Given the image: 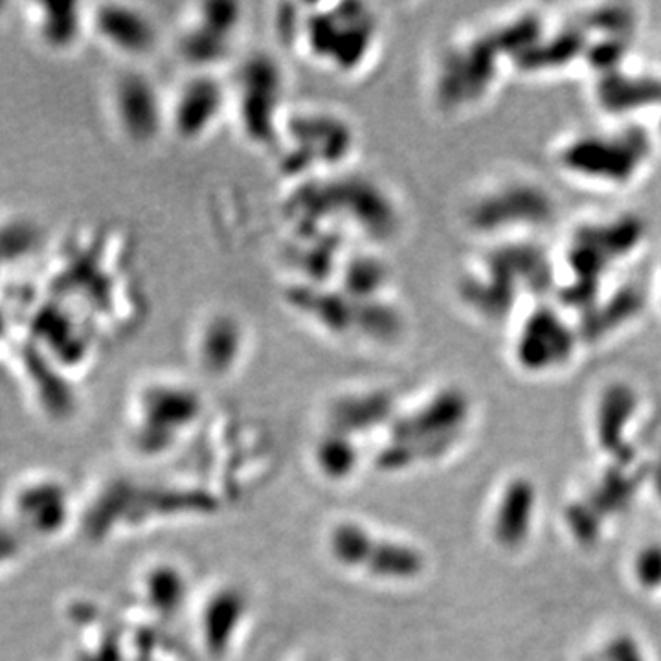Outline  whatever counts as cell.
<instances>
[{
  "mask_svg": "<svg viewBox=\"0 0 661 661\" xmlns=\"http://www.w3.org/2000/svg\"><path fill=\"white\" fill-rule=\"evenodd\" d=\"M555 294L553 250L544 241L476 245L452 280V296L474 324L502 329L527 305Z\"/></svg>",
  "mask_w": 661,
  "mask_h": 661,
  "instance_id": "1",
  "label": "cell"
},
{
  "mask_svg": "<svg viewBox=\"0 0 661 661\" xmlns=\"http://www.w3.org/2000/svg\"><path fill=\"white\" fill-rule=\"evenodd\" d=\"M276 30L294 56L333 78H364L384 46L382 17L364 2L287 4Z\"/></svg>",
  "mask_w": 661,
  "mask_h": 661,
  "instance_id": "2",
  "label": "cell"
},
{
  "mask_svg": "<svg viewBox=\"0 0 661 661\" xmlns=\"http://www.w3.org/2000/svg\"><path fill=\"white\" fill-rule=\"evenodd\" d=\"M647 241L649 225L638 213H594L577 219L553 248V298L577 313L597 292L634 267Z\"/></svg>",
  "mask_w": 661,
  "mask_h": 661,
  "instance_id": "3",
  "label": "cell"
},
{
  "mask_svg": "<svg viewBox=\"0 0 661 661\" xmlns=\"http://www.w3.org/2000/svg\"><path fill=\"white\" fill-rule=\"evenodd\" d=\"M456 213L474 245L544 241L559 226L561 199L533 169L502 166L472 182Z\"/></svg>",
  "mask_w": 661,
  "mask_h": 661,
  "instance_id": "4",
  "label": "cell"
},
{
  "mask_svg": "<svg viewBox=\"0 0 661 661\" xmlns=\"http://www.w3.org/2000/svg\"><path fill=\"white\" fill-rule=\"evenodd\" d=\"M660 153L649 125L612 122L575 127L548 149L551 169L579 190L619 195L647 179Z\"/></svg>",
  "mask_w": 661,
  "mask_h": 661,
  "instance_id": "5",
  "label": "cell"
},
{
  "mask_svg": "<svg viewBox=\"0 0 661 661\" xmlns=\"http://www.w3.org/2000/svg\"><path fill=\"white\" fill-rule=\"evenodd\" d=\"M515 61L494 24L467 26L437 45L426 70V98L445 118L480 113L496 98Z\"/></svg>",
  "mask_w": 661,
  "mask_h": 661,
  "instance_id": "6",
  "label": "cell"
},
{
  "mask_svg": "<svg viewBox=\"0 0 661 661\" xmlns=\"http://www.w3.org/2000/svg\"><path fill=\"white\" fill-rule=\"evenodd\" d=\"M360 136L348 114L327 105H292L272 155L291 184L327 179L355 164Z\"/></svg>",
  "mask_w": 661,
  "mask_h": 661,
  "instance_id": "7",
  "label": "cell"
},
{
  "mask_svg": "<svg viewBox=\"0 0 661 661\" xmlns=\"http://www.w3.org/2000/svg\"><path fill=\"white\" fill-rule=\"evenodd\" d=\"M504 333L509 362L527 377L570 370L586 349L577 318L553 296L527 305Z\"/></svg>",
  "mask_w": 661,
  "mask_h": 661,
  "instance_id": "8",
  "label": "cell"
},
{
  "mask_svg": "<svg viewBox=\"0 0 661 661\" xmlns=\"http://www.w3.org/2000/svg\"><path fill=\"white\" fill-rule=\"evenodd\" d=\"M230 122L248 146L272 153L281 125L291 111L287 74L280 61L265 52L243 57L226 78Z\"/></svg>",
  "mask_w": 661,
  "mask_h": 661,
  "instance_id": "9",
  "label": "cell"
},
{
  "mask_svg": "<svg viewBox=\"0 0 661 661\" xmlns=\"http://www.w3.org/2000/svg\"><path fill=\"white\" fill-rule=\"evenodd\" d=\"M243 8L234 2L193 4L180 19L175 50L190 72H217L236 54Z\"/></svg>",
  "mask_w": 661,
  "mask_h": 661,
  "instance_id": "10",
  "label": "cell"
},
{
  "mask_svg": "<svg viewBox=\"0 0 661 661\" xmlns=\"http://www.w3.org/2000/svg\"><path fill=\"white\" fill-rule=\"evenodd\" d=\"M230 122L228 83L219 72H190L168 92V133L201 144Z\"/></svg>",
  "mask_w": 661,
  "mask_h": 661,
  "instance_id": "11",
  "label": "cell"
},
{
  "mask_svg": "<svg viewBox=\"0 0 661 661\" xmlns=\"http://www.w3.org/2000/svg\"><path fill=\"white\" fill-rule=\"evenodd\" d=\"M649 307L652 309L650 281L641 287L638 280H628L625 274L597 292L573 316L577 318L588 349L625 335L638 324Z\"/></svg>",
  "mask_w": 661,
  "mask_h": 661,
  "instance_id": "12",
  "label": "cell"
},
{
  "mask_svg": "<svg viewBox=\"0 0 661 661\" xmlns=\"http://www.w3.org/2000/svg\"><path fill=\"white\" fill-rule=\"evenodd\" d=\"M111 107L120 133L136 146H151L168 135V92L140 72L116 78Z\"/></svg>",
  "mask_w": 661,
  "mask_h": 661,
  "instance_id": "13",
  "label": "cell"
},
{
  "mask_svg": "<svg viewBox=\"0 0 661 661\" xmlns=\"http://www.w3.org/2000/svg\"><path fill=\"white\" fill-rule=\"evenodd\" d=\"M594 100L605 120L641 122V114L656 113L661 105V72H643L625 63L595 79Z\"/></svg>",
  "mask_w": 661,
  "mask_h": 661,
  "instance_id": "14",
  "label": "cell"
},
{
  "mask_svg": "<svg viewBox=\"0 0 661 661\" xmlns=\"http://www.w3.org/2000/svg\"><path fill=\"white\" fill-rule=\"evenodd\" d=\"M250 327L236 313L217 309L204 314L191 333L193 357L210 375H228L250 351Z\"/></svg>",
  "mask_w": 661,
  "mask_h": 661,
  "instance_id": "15",
  "label": "cell"
},
{
  "mask_svg": "<svg viewBox=\"0 0 661 661\" xmlns=\"http://www.w3.org/2000/svg\"><path fill=\"white\" fill-rule=\"evenodd\" d=\"M96 30L116 54L127 59H144L158 48L160 30L149 13L135 6L101 8Z\"/></svg>",
  "mask_w": 661,
  "mask_h": 661,
  "instance_id": "16",
  "label": "cell"
},
{
  "mask_svg": "<svg viewBox=\"0 0 661 661\" xmlns=\"http://www.w3.org/2000/svg\"><path fill=\"white\" fill-rule=\"evenodd\" d=\"M538 494L535 483L515 478L507 483L494 509L493 535L498 546L518 549L524 546L537 515Z\"/></svg>",
  "mask_w": 661,
  "mask_h": 661,
  "instance_id": "17",
  "label": "cell"
},
{
  "mask_svg": "<svg viewBox=\"0 0 661 661\" xmlns=\"http://www.w3.org/2000/svg\"><path fill=\"white\" fill-rule=\"evenodd\" d=\"M639 408V393L632 384L616 381L606 384L595 404V432L599 445L608 452L621 447L628 423Z\"/></svg>",
  "mask_w": 661,
  "mask_h": 661,
  "instance_id": "18",
  "label": "cell"
},
{
  "mask_svg": "<svg viewBox=\"0 0 661 661\" xmlns=\"http://www.w3.org/2000/svg\"><path fill=\"white\" fill-rule=\"evenodd\" d=\"M634 577L645 590L661 588V544L641 548L634 559Z\"/></svg>",
  "mask_w": 661,
  "mask_h": 661,
  "instance_id": "19",
  "label": "cell"
},
{
  "mask_svg": "<svg viewBox=\"0 0 661 661\" xmlns=\"http://www.w3.org/2000/svg\"><path fill=\"white\" fill-rule=\"evenodd\" d=\"M605 658L606 661H645L638 645L628 638L612 639L606 645Z\"/></svg>",
  "mask_w": 661,
  "mask_h": 661,
  "instance_id": "20",
  "label": "cell"
},
{
  "mask_svg": "<svg viewBox=\"0 0 661 661\" xmlns=\"http://www.w3.org/2000/svg\"><path fill=\"white\" fill-rule=\"evenodd\" d=\"M650 303L652 309L661 316V263L650 276Z\"/></svg>",
  "mask_w": 661,
  "mask_h": 661,
  "instance_id": "21",
  "label": "cell"
},
{
  "mask_svg": "<svg viewBox=\"0 0 661 661\" xmlns=\"http://www.w3.org/2000/svg\"><path fill=\"white\" fill-rule=\"evenodd\" d=\"M647 125H649L650 133L654 136V140H656V144H658L661 151V105L656 109V113L650 116Z\"/></svg>",
  "mask_w": 661,
  "mask_h": 661,
  "instance_id": "22",
  "label": "cell"
},
{
  "mask_svg": "<svg viewBox=\"0 0 661 661\" xmlns=\"http://www.w3.org/2000/svg\"><path fill=\"white\" fill-rule=\"evenodd\" d=\"M660 72H661V67H660Z\"/></svg>",
  "mask_w": 661,
  "mask_h": 661,
  "instance_id": "23",
  "label": "cell"
}]
</instances>
